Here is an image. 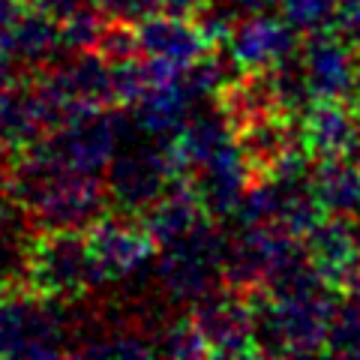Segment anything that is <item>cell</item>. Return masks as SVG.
Returning <instances> with one entry per match:
<instances>
[{
	"label": "cell",
	"mask_w": 360,
	"mask_h": 360,
	"mask_svg": "<svg viewBox=\"0 0 360 360\" xmlns=\"http://www.w3.org/2000/svg\"><path fill=\"white\" fill-rule=\"evenodd\" d=\"M225 255H229V243L205 219L180 240L165 246V258L156 270L165 300L198 303L219 291L217 283L219 276H225Z\"/></svg>",
	"instance_id": "obj_1"
},
{
	"label": "cell",
	"mask_w": 360,
	"mask_h": 360,
	"mask_svg": "<svg viewBox=\"0 0 360 360\" xmlns=\"http://www.w3.org/2000/svg\"><path fill=\"white\" fill-rule=\"evenodd\" d=\"M27 279L45 297H75L84 288H96L90 243L78 231H49L27 252Z\"/></svg>",
	"instance_id": "obj_2"
},
{
	"label": "cell",
	"mask_w": 360,
	"mask_h": 360,
	"mask_svg": "<svg viewBox=\"0 0 360 360\" xmlns=\"http://www.w3.org/2000/svg\"><path fill=\"white\" fill-rule=\"evenodd\" d=\"M177 160L165 144H123L111 160L108 193L127 213L148 210L174 180Z\"/></svg>",
	"instance_id": "obj_3"
},
{
	"label": "cell",
	"mask_w": 360,
	"mask_h": 360,
	"mask_svg": "<svg viewBox=\"0 0 360 360\" xmlns=\"http://www.w3.org/2000/svg\"><path fill=\"white\" fill-rule=\"evenodd\" d=\"M45 148L72 172L96 174L103 172V165H111V160L123 148V127L115 117L103 115V108H96L63 123L45 141Z\"/></svg>",
	"instance_id": "obj_4"
},
{
	"label": "cell",
	"mask_w": 360,
	"mask_h": 360,
	"mask_svg": "<svg viewBox=\"0 0 360 360\" xmlns=\"http://www.w3.org/2000/svg\"><path fill=\"white\" fill-rule=\"evenodd\" d=\"M87 243H90V252H94L99 285H105V283H115V279H127L132 274H139L150 262L156 240L141 225L103 217L90 225Z\"/></svg>",
	"instance_id": "obj_5"
},
{
	"label": "cell",
	"mask_w": 360,
	"mask_h": 360,
	"mask_svg": "<svg viewBox=\"0 0 360 360\" xmlns=\"http://www.w3.org/2000/svg\"><path fill=\"white\" fill-rule=\"evenodd\" d=\"M195 324L213 354H250L255 352L252 340V312L250 303L238 300L225 291H213L195 303Z\"/></svg>",
	"instance_id": "obj_6"
},
{
	"label": "cell",
	"mask_w": 360,
	"mask_h": 360,
	"mask_svg": "<svg viewBox=\"0 0 360 360\" xmlns=\"http://www.w3.org/2000/svg\"><path fill=\"white\" fill-rule=\"evenodd\" d=\"M300 60L315 99H342L354 94V82H357L354 54L345 49L340 37H333V30H315L303 42Z\"/></svg>",
	"instance_id": "obj_7"
},
{
	"label": "cell",
	"mask_w": 360,
	"mask_h": 360,
	"mask_svg": "<svg viewBox=\"0 0 360 360\" xmlns=\"http://www.w3.org/2000/svg\"><path fill=\"white\" fill-rule=\"evenodd\" d=\"M231 60L246 70H264L276 60L295 54L297 30L283 18H270L267 13H252L240 18V25L231 33Z\"/></svg>",
	"instance_id": "obj_8"
},
{
	"label": "cell",
	"mask_w": 360,
	"mask_h": 360,
	"mask_svg": "<svg viewBox=\"0 0 360 360\" xmlns=\"http://www.w3.org/2000/svg\"><path fill=\"white\" fill-rule=\"evenodd\" d=\"M307 252L315 270L336 285H352L360 274V246L354 238V222L333 217V222H319L307 234Z\"/></svg>",
	"instance_id": "obj_9"
},
{
	"label": "cell",
	"mask_w": 360,
	"mask_h": 360,
	"mask_svg": "<svg viewBox=\"0 0 360 360\" xmlns=\"http://www.w3.org/2000/svg\"><path fill=\"white\" fill-rule=\"evenodd\" d=\"M139 39L141 51L153 60H162L174 70H186L195 63L207 49L205 33L195 21H184L180 15H150L139 21Z\"/></svg>",
	"instance_id": "obj_10"
},
{
	"label": "cell",
	"mask_w": 360,
	"mask_h": 360,
	"mask_svg": "<svg viewBox=\"0 0 360 360\" xmlns=\"http://www.w3.org/2000/svg\"><path fill=\"white\" fill-rule=\"evenodd\" d=\"M360 117L348 111L336 99H315L312 105L303 108L300 123V144L319 160L328 156H348L357 139Z\"/></svg>",
	"instance_id": "obj_11"
},
{
	"label": "cell",
	"mask_w": 360,
	"mask_h": 360,
	"mask_svg": "<svg viewBox=\"0 0 360 360\" xmlns=\"http://www.w3.org/2000/svg\"><path fill=\"white\" fill-rule=\"evenodd\" d=\"M201 210L205 207H201L193 184H180L174 177L165 193L144 210V229L150 231L156 243L172 246L201 222Z\"/></svg>",
	"instance_id": "obj_12"
},
{
	"label": "cell",
	"mask_w": 360,
	"mask_h": 360,
	"mask_svg": "<svg viewBox=\"0 0 360 360\" xmlns=\"http://www.w3.org/2000/svg\"><path fill=\"white\" fill-rule=\"evenodd\" d=\"M315 198L333 217H360V162L348 156H328L309 174Z\"/></svg>",
	"instance_id": "obj_13"
},
{
	"label": "cell",
	"mask_w": 360,
	"mask_h": 360,
	"mask_svg": "<svg viewBox=\"0 0 360 360\" xmlns=\"http://www.w3.org/2000/svg\"><path fill=\"white\" fill-rule=\"evenodd\" d=\"M60 49H66L60 25L51 15H45L42 9L21 15L13 27V37H9V60L25 66L51 63L60 54Z\"/></svg>",
	"instance_id": "obj_14"
},
{
	"label": "cell",
	"mask_w": 360,
	"mask_h": 360,
	"mask_svg": "<svg viewBox=\"0 0 360 360\" xmlns=\"http://www.w3.org/2000/svg\"><path fill=\"white\" fill-rule=\"evenodd\" d=\"M238 144L252 168L255 165L274 168L285 153L295 150L291 144H297V141H295V129H291L283 117L264 115V117L243 123L238 132Z\"/></svg>",
	"instance_id": "obj_15"
},
{
	"label": "cell",
	"mask_w": 360,
	"mask_h": 360,
	"mask_svg": "<svg viewBox=\"0 0 360 360\" xmlns=\"http://www.w3.org/2000/svg\"><path fill=\"white\" fill-rule=\"evenodd\" d=\"M342 0H283V18L297 33L328 30L340 15Z\"/></svg>",
	"instance_id": "obj_16"
},
{
	"label": "cell",
	"mask_w": 360,
	"mask_h": 360,
	"mask_svg": "<svg viewBox=\"0 0 360 360\" xmlns=\"http://www.w3.org/2000/svg\"><path fill=\"white\" fill-rule=\"evenodd\" d=\"M240 6L234 0H201L195 6V25L205 33V39H222L231 37L234 27L240 25Z\"/></svg>",
	"instance_id": "obj_17"
},
{
	"label": "cell",
	"mask_w": 360,
	"mask_h": 360,
	"mask_svg": "<svg viewBox=\"0 0 360 360\" xmlns=\"http://www.w3.org/2000/svg\"><path fill=\"white\" fill-rule=\"evenodd\" d=\"M328 348L336 354H357L360 357V297L352 303H342L333 312Z\"/></svg>",
	"instance_id": "obj_18"
},
{
	"label": "cell",
	"mask_w": 360,
	"mask_h": 360,
	"mask_svg": "<svg viewBox=\"0 0 360 360\" xmlns=\"http://www.w3.org/2000/svg\"><path fill=\"white\" fill-rule=\"evenodd\" d=\"M96 51L103 54L108 63H117V60H129L141 51V39H139V27H132L129 21H115L111 18L108 25L99 33V42H96Z\"/></svg>",
	"instance_id": "obj_19"
},
{
	"label": "cell",
	"mask_w": 360,
	"mask_h": 360,
	"mask_svg": "<svg viewBox=\"0 0 360 360\" xmlns=\"http://www.w3.org/2000/svg\"><path fill=\"white\" fill-rule=\"evenodd\" d=\"M94 4L103 9L108 18L129 21V25H139V21L156 15V9L162 6L160 0H94Z\"/></svg>",
	"instance_id": "obj_20"
},
{
	"label": "cell",
	"mask_w": 360,
	"mask_h": 360,
	"mask_svg": "<svg viewBox=\"0 0 360 360\" xmlns=\"http://www.w3.org/2000/svg\"><path fill=\"white\" fill-rule=\"evenodd\" d=\"M90 0H39V9L45 15H51L58 25H63L66 18L78 15L82 9H87Z\"/></svg>",
	"instance_id": "obj_21"
},
{
	"label": "cell",
	"mask_w": 360,
	"mask_h": 360,
	"mask_svg": "<svg viewBox=\"0 0 360 360\" xmlns=\"http://www.w3.org/2000/svg\"><path fill=\"white\" fill-rule=\"evenodd\" d=\"M240 6L243 15H252V13H270L274 6H283V0H234Z\"/></svg>",
	"instance_id": "obj_22"
},
{
	"label": "cell",
	"mask_w": 360,
	"mask_h": 360,
	"mask_svg": "<svg viewBox=\"0 0 360 360\" xmlns=\"http://www.w3.org/2000/svg\"><path fill=\"white\" fill-rule=\"evenodd\" d=\"M165 13L172 15H186V13H195V6L201 4V0H160Z\"/></svg>",
	"instance_id": "obj_23"
},
{
	"label": "cell",
	"mask_w": 360,
	"mask_h": 360,
	"mask_svg": "<svg viewBox=\"0 0 360 360\" xmlns=\"http://www.w3.org/2000/svg\"><path fill=\"white\" fill-rule=\"evenodd\" d=\"M352 222H354V238H357V246H360V217H354Z\"/></svg>",
	"instance_id": "obj_24"
},
{
	"label": "cell",
	"mask_w": 360,
	"mask_h": 360,
	"mask_svg": "<svg viewBox=\"0 0 360 360\" xmlns=\"http://www.w3.org/2000/svg\"><path fill=\"white\" fill-rule=\"evenodd\" d=\"M352 285H354V291H357V295H360V274H357V279H354V283H352Z\"/></svg>",
	"instance_id": "obj_25"
}]
</instances>
